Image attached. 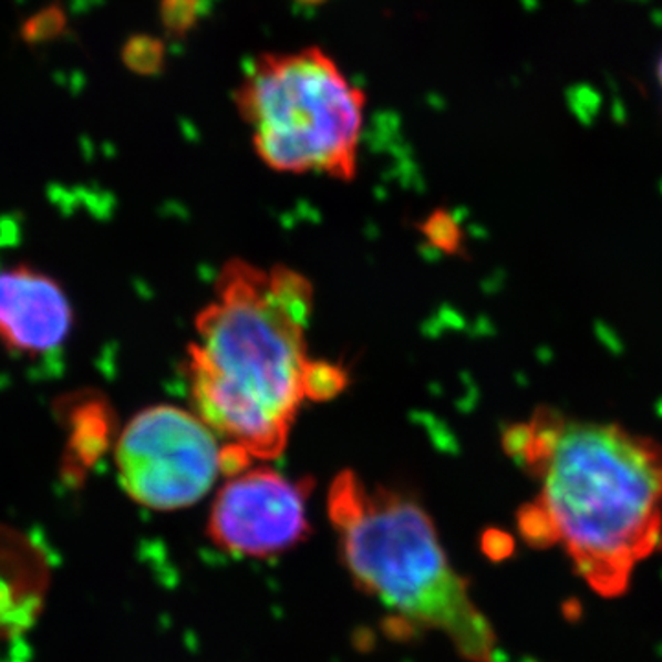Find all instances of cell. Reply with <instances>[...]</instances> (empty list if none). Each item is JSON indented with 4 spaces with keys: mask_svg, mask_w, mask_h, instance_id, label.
Returning a JSON list of instances; mask_svg holds the SVG:
<instances>
[{
    "mask_svg": "<svg viewBox=\"0 0 662 662\" xmlns=\"http://www.w3.org/2000/svg\"><path fill=\"white\" fill-rule=\"evenodd\" d=\"M261 163L282 174L319 172L352 180L366 94L319 46L250 61L234 93Z\"/></svg>",
    "mask_w": 662,
    "mask_h": 662,
    "instance_id": "obj_4",
    "label": "cell"
},
{
    "mask_svg": "<svg viewBox=\"0 0 662 662\" xmlns=\"http://www.w3.org/2000/svg\"><path fill=\"white\" fill-rule=\"evenodd\" d=\"M214 0H158V17L169 38L185 39L207 17Z\"/></svg>",
    "mask_w": 662,
    "mask_h": 662,
    "instance_id": "obj_12",
    "label": "cell"
},
{
    "mask_svg": "<svg viewBox=\"0 0 662 662\" xmlns=\"http://www.w3.org/2000/svg\"><path fill=\"white\" fill-rule=\"evenodd\" d=\"M55 414L69 430V445L61 461V477L71 486H82L89 469L107 453L116 436V414L107 397L99 392H74L60 397Z\"/></svg>",
    "mask_w": 662,
    "mask_h": 662,
    "instance_id": "obj_9",
    "label": "cell"
},
{
    "mask_svg": "<svg viewBox=\"0 0 662 662\" xmlns=\"http://www.w3.org/2000/svg\"><path fill=\"white\" fill-rule=\"evenodd\" d=\"M313 483L289 480L269 467L228 477L214 500L208 536L219 549L269 558L310 536L306 500Z\"/></svg>",
    "mask_w": 662,
    "mask_h": 662,
    "instance_id": "obj_6",
    "label": "cell"
},
{
    "mask_svg": "<svg viewBox=\"0 0 662 662\" xmlns=\"http://www.w3.org/2000/svg\"><path fill=\"white\" fill-rule=\"evenodd\" d=\"M221 447L197 414L153 405L120 433L114 462L131 499L152 510L174 511L196 505L213 489L221 475Z\"/></svg>",
    "mask_w": 662,
    "mask_h": 662,
    "instance_id": "obj_5",
    "label": "cell"
},
{
    "mask_svg": "<svg viewBox=\"0 0 662 662\" xmlns=\"http://www.w3.org/2000/svg\"><path fill=\"white\" fill-rule=\"evenodd\" d=\"M120 61L136 76H158L166 66V44L149 33H133L120 49Z\"/></svg>",
    "mask_w": 662,
    "mask_h": 662,
    "instance_id": "obj_10",
    "label": "cell"
},
{
    "mask_svg": "<svg viewBox=\"0 0 662 662\" xmlns=\"http://www.w3.org/2000/svg\"><path fill=\"white\" fill-rule=\"evenodd\" d=\"M72 327L71 300L54 278L30 266L0 271V339L13 352H54Z\"/></svg>",
    "mask_w": 662,
    "mask_h": 662,
    "instance_id": "obj_7",
    "label": "cell"
},
{
    "mask_svg": "<svg viewBox=\"0 0 662 662\" xmlns=\"http://www.w3.org/2000/svg\"><path fill=\"white\" fill-rule=\"evenodd\" d=\"M503 445L541 480L517 517L523 538L561 545L592 591L624 594L637 565L662 552V444L545 407Z\"/></svg>",
    "mask_w": 662,
    "mask_h": 662,
    "instance_id": "obj_1",
    "label": "cell"
},
{
    "mask_svg": "<svg viewBox=\"0 0 662 662\" xmlns=\"http://www.w3.org/2000/svg\"><path fill=\"white\" fill-rule=\"evenodd\" d=\"M658 77H659V85H661V93H662V55H661V60H659Z\"/></svg>",
    "mask_w": 662,
    "mask_h": 662,
    "instance_id": "obj_16",
    "label": "cell"
},
{
    "mask_svg": "<svg viewBox=\"0 0 662 662\" xmlns=\"http://www.w3.org/2000/svg\"><path fill=\"white\" fill-rule=\"evenodd\" d=\"M425 234H427L436 245H441V247H453L458 230H456V225L455 221H453V218L441 210V213H435L427 219V223H425Z\"/></svg>",
    "mask_w": 662,
    "mask_h": 662,
    "instance_id": "obj_14",
    "label": "cell"
},
{
    "mask_svg": "<svg viewBox=\"0 0 662 662\" xmlns=\"http://www.w3.org/2000/svg\"><path fill=\"white\" fill-rule=\"evenodd\" d=\"M328 514L353 580L397 619L438 631L469 662H497L499 641L451 567L427 511L394 489L366 488L353 472L333 478Z\"/></svg>",
    "mask_w": 662,
    "mask_h": 662,
    "instance_id": "obj_3",
    "label": "cell"
},
{
    "mask_svg": "<svg viewBox=\"0 0 662 662\" xmlns=\"http://www.w3.org/2000/svg\"><path fill=\"white\" fill-rule=\"evenodd\" d=\"M297 4L308 6V8H316V6L327 4L328 0H294Z\"/></svg>",
    "mask_w": 662,
    "mask_h": 662,
    "instance_id": "obj_15",
    "label": "cell"
},
{
    "mask_svg": "<svg viewBox=\"0 0 662 662\" xmlns=\"http://www.w3.org/2000/svg\"><path fill=\"white\" fill-rule=\"evenodd\" d=\"M348 385V375L341 366L324 363V361H310L306 372V397L322 402L335 397Z\"/></svg>",
    "mask_w": 662,
    "mask_h": 662,
    "instance_id": "obj_13",
    "label": "cell"
},
{
    "mask_svg": "<svg viewBox=\"0 0 662 662\" xmlns=\"http://www.w3.org/2000/svg\"><path fill=\"white\" fill-rule=\"evenodd\" d=\"M69 30V13L61 0H54L49 6L27 17L19 27V39L28 46L54 43L65 35Z\"/></svg>",
    "mask_w": 662,
    "mask_h": 662,
    "instance_id": "obj_11",
    "label": "cell"
},
{
    "mask_svg": "<svg viewBox=\"0 0 662 662\" xmlns=\"http://www.w3.org/2000/svg\"><path fill=\"white\" fill-rule=\"evenodd\" d=\"M52 586L49 554L27 532L0 523V650L35 628Z\"/></svg>",
    "mask_w": 662,
    "mask_h": 662,
    "instance_id": "obj_8",
    "label": "cell"
},
{
    "mask_svg": "<svg viewBox=\"0 0 662 662\" xmlns=\"http://www.w3.org/2000/svg\"><path fill=\"white\" fill-rule=\"evenodd\" d=\"M308 278L286 266L230 260L196 317L188 383L196 414L225 444L252 458L282 455L306 400Z\"/></svg>",
    "mask_w": 662,
    "mask_h": 662,
    "instance_id": "obj_2",
    "label": "cell"
}]
</instances>
